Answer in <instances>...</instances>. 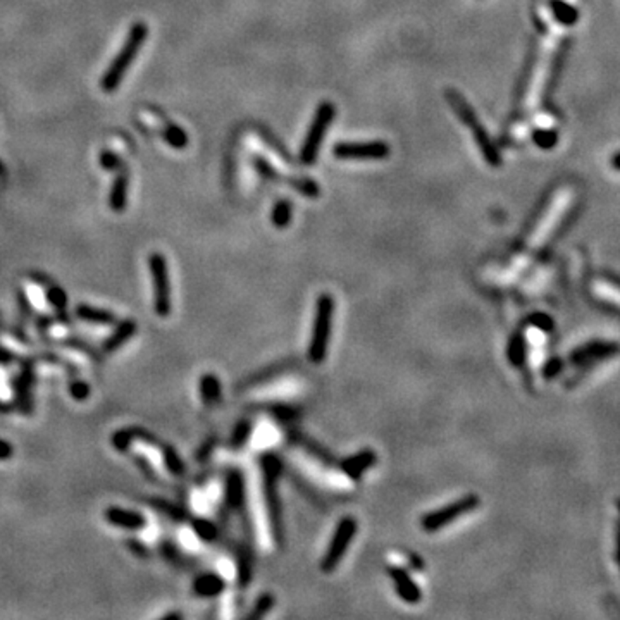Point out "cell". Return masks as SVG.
Returning a JSON list of instances; mask_svg holds the SVG:
<instances>
[{"instance_id":"cell-1","label":"cell","mask_w":620,"mask_h":620,"mask_svg":"<svg viewBox=\"0 0 620 620\" xmlns=\"http://www.w3.org/2000/svg\"><path fill=\"white\" fill-rule=\"evenodd\" d=\"M147 35L148 28L145 23H135L133 26H131V31L130 35H128L126 41H124L123 48H121L119 54L116 55L114 62L109 66L106 75H104L102 83H100L104 92L110 93L119 86L121 79H123V76L126 75L128 68H130L131 62L135 61L137 54L140 52L144 41L147 40Z\"/></svg>"},{"instance_id":"cell-2","label":"cell","mask_w":620,"mask_h":620,"mask_svg":"<svg viewBox=\"0 0 620 620\" xmlns=\"http://www.w3.org/2000/svg\"><path fill=\"white\" fill-rule=\"evenodd\" d=\"M447 99H448V102H450L452 109H454L455 113H457V116L461 117L462 123H464L465 126L472 131L474 140H476L477 147L481 148V154L484 155L486 162L490 164L491 167L500 166L501 164L500 152H498V148L494 147V144L491 142L490 135H487V131L484 130L483 124L479 123V119H477V116H476V113H474L472 107L467 104V100L457 92V90H448Z\"/></svg>"},{"instance_id":"cell-3","label":"cell","mask_w":620,"mask_h":620,"mask_svg":"<svg viewBox=\"0 0 620 620\" xmlns=\"http://www.w3.org/2000/svg\"><path fill=\"white\" fill-rule=\"evenodd\" d=\"M334 317V298L331 295L322 293L316 302V313H313L312 334L309 343V360L312 364H322L327 355L331 329H333Z\"/></svg>"},{"instance_id":"cell-4","label":"cell","mask_w":620,"mask_h":620,"mask_svg":"<svg viewBox=\"0 0 620 620\" xmlns=\"http://www.w3.org/2000/svg\"><path fill=\"white\" fill-rule=\"evenodd\" d=\"M148 269H151L152 284H154V310L157 316L166 319L173 310L169 267H167L166 257L159 252L151 253L148 255Z\"/></svg>"},{"instance_id":"cell-5","label":"cell","mask_w":620,"mask_h":620,"mask_svg":"<svg viewBox=\"0 0 620 620\" xmlns=\"http://www.w3.org/2000/svg\"><path fill=\"white\" fill-rule=\"evenodd\" d=\"M477 507H479V498L476 494H467V496L454 501V503H448L445 507L438 508V510L424 515L423 521H420V527L426 532H436L440 529L450 525L457 519L464 517V515L476 510Z\"/></svg>"},{"instance_id":"cell-6","label":"cell","mask_w":620,"mask_h":620,"mask_svg":"<svg viewBox=\"0 0 620 620\" xmlns=\"http://www.w3.org/2000/svg\"><path fill=\"white\" fill-rule=\"evenodd\" d=\"M334 113H336L334 106L329 102L320 104L319 109H317L312 124L309 128L307 138H305L304 145H302L300 160L304 166H312L316 162L317 155H319L320 144L324 140V135H326L327 128H329V124L334 119Z\"/></svg>"},{"instance_id":"cell-7","label":"cell","mask_w":620,"mask_h":620,"mask_svg":"<svg viewBox=\"0 0 620 620\" xmlns=\"http://www.w3.org/2000/svg\"><path fill=\"white\" fill-rule=\"evenodd\" d=\"M355 532H357V521L353 517H343L338 522L333 539H331L329 546H327L326 553L322 556V562H320L322 572H333L340 565L341 559L347 555L348 548L353 541Z\"/></svg>"},{"instance_id":"cell-8","label":"cell","mask_w":620,"mask_h":620,"mask_svg":"<svg viewBox=\"0 0 620 620\" xmlns=\"http://www.w3.org/2000/svg\"><path fill=\"white\" fill-rule=\"evenodd\" d=\"M264 467V483H266V501L267 508H269V521L273 525L274 534L280 538L281 536V508H280V498H278V476H280V462L278 458L264 457L262 461Z\"/></svg>"},{"instance_id":"cell-9","label":"cell","mask_w":620,"mask_h":620,"mask_svg":"<svg viewBox=\"0 0 620 620\" xmlns=\"http://www.w3.org/2000/svg\"><path fill=\"white\" fill-rule=\"evenodd\" d=\"M338 159H386L389 147L382 142H367V144H338L334 147Z\"/></svg>"},{"instance_id":"cell-10","label":"cell","mask_w":620,"mask_h":620,"mask_svg":"<svg viewBox=\"0 0 620 620\" xmlns=\"http://www.w3.org/2000/svg\"><path fill=\"white\" fill-rule=\"evenodd\" d=\"M619 351L620 345L614 343V341H593V343H586L584 347H579L577 350H574L572 355H570V362L579 365L591 364V362L605 360V358L614 357Z\"/></svg>"},{"instance_id":"cell-11","label":"cell","mask_w":620,"mask_h":620,"mask_svg":"<svg viewBox=\"0 0 620 620\" xmlns=\"http://www.w3.org/2000/svg\"><path fill=\"white\" fill-rule=\"evenodd\" d=\"M104 519L107 521V524L114 525V527L126 529V531H142L148 524L147 517L144 514L121 507H107L104 510Z\"/></svg>"},{"instance_id":"cell-12","label":"cell","mask_w":620,"mask_h":620,"mask_svg":"<svg viewBox=\"0 0 620 620\" xmlns=\"http://www.w3.org/2000/svg\"><path fill=\"white\" fill-rule=\"evenodd\" d=\"M389 576H391L393 583H395L396 594L405 603H419L420 598H423L420 588L417 586L416 581H412V577L409 576V572L405 569H402V567H389Z\"/></svg>"},{"instance_id":"cell-13","label":"cell","mask_w":620,"mask_h":620,"mask_svg":"<svg viewBox=\"0 0 620 620\" xmlns=\"http://www.w3.org/2000/svg\"><path fill=\"white\" fill-rule=\"evenodd\" d=\"M137 329H138V326L135 320H131V319L123 320V322L117 324L116 329H114V333L109 334V336L106 338V341H104V345H102V350L106 351V353H114V351L119 350V348L123 347L126 341H130L131 338L137 334Z\"/></svg>"},{"instance_id":"cell-14","label":"cell","mask_w":620,"mask_h":620,"mask_svg":"<svg viewBox=\"0 0 620 620\" xmlns=\"http://www.w3.org/2000/svg\"><path fill=\"white\" fill-rule=\"evenodd\" d=\"M226 588V581L224 577L219 576V574L214 572H209V574H202L198 576L197 579L193 581V593L200 598H212V597H217L224 591Z\"/></svg>"},{"instance_id":"cell-15","label":"cell","mask_w":620,"mask_h":620,"mask_svg":"<svg viewBox=\"0 0 620 620\" xmlns=\"http://www.w3.org/2000/svg\"><path fill=\"white\" fill-rule=\"evenodd\" d=\"M376 464V452L374 450H362L358 454L351 455L350 458L343 462L341 469L351 479H358L365 470L371 465Z\"/></svg>"},{"instance_id":"cell-16","label":"cell","mask_w":620,"mask_h":620,"mask_svg":"<svg viewBox=\"0 0 620 620\" xmlns=\"http://www.w3.org/2000/svg\"><path fill=\"white\" fill-rule=\"evenodd\" d=\"M76 317L85 322L93 324V326H114L117 322L116 316L109 310H104V309H97L92 307V305H78L76 307Z\"/></svg>"},{"instance_id":"cell-17","label":"cell","mask_w":620,"mask_h":620,"mask_svg":"<svg viewBox=\"0 0 620 620\" xmlns=\"http://www.w3.org/2000/svg\"><path fill=\"white\" fill-rule=\"evenodd\" d=\"M243 500H245V481H243L242 474L235 470L229 474L228 484H226V501L229 507L238 508Z\"/></svg>"},{"instance_id":"cell-18","label":"cell","mask_w":620,"mask_h":620,"mask_svg":"<svg viewBox=\"0 0 620 620\" xmlns=\"http://www.w3.org/2000/svg\"><path fill=\"white\" fill-rule=\"evenodd\" d=\"M221 381L214 374H204L200 378V396L205 405H214L221 398Z\"/></svg>"},{"instance_id":"cell-19","label":"cell","mask_w":620,"mask_h":620,"mask_svg":"<svg viewBox=\"0 0 620 620\" xmlns=\"http://www.w3.org/2000/svg\"><path fill=\"white\" fill-rule=\"evenodd\" d=\"M126 200H128V177L121 174L116 181H114V186L110 190V198L109 204L110 209L114 212H123L126 209Z\"/></svg>"},{"instance_id":"cell-20","label":"cell","mask_w":620,"mask_h":620,"mask_svg":"<svg viewBox=\"0 0 620 620\" xmlns=\"http://www.w3.org/2000/svg\"><path fill=\"white\" fill-rule=\"evenodd\" d=\"M160 448H162V461L164 464H166V469L169 470L173 476H183L184 464L180 458V455L176 454V450H174L173 447H169V445H162Z\"/></svg>"},{"instance_id":"cell-21","label":"cell","mask_w":620,"mask_h":620,"mask_svg":"<svg viewBox=\"0 0 620 620\" xmlns=\"http://www.w3.org/2000/svg\"><path fill=\"white\" fill-rule=\"evenodd\" d=\"M552 10L556 19L562 24H565V26H570V24H574L577 21V10L567 2H563V0H553Z\"/></svg>"},{"instance_id":"cell-22","label":"cell","mask_w":620,"mask_h":620,"mask_svg":"<svg viewBox=\"0 0 620 620\" xmlns=\"http://www.w3.org/2000/svg\"><path fill=\"white\" fill-rule=\"evenodd\" d=\"M508 360L514 365H522L525 362V341L521 334H515L508 343Z\"/></svg>"},{"instance_id":"cell-23","label":"cell","mask_w":620,"mask_h":620,"mask_svg":"<svg viewBox=\"0 0 620 620\" xmlns=\"http://www.w3.org/2000/svg\"><path fill=\"white\" fill-rule=\"evenodd\" d=\"M271 219H273V224L276 226V228H287L291 221V204H288L287 200L278 202V204L274 205Z\"/></svg>"},{"instance_id":"cell-24","label":"cell","mask_w":620,"mask_h":620,"mask_svg":"<svg viewBox=\"0 0 620 620\" xmlns=\"http://www.w3.org/2000/svg\"><path fill=\"white\" fill-rule=\"evenodd\" d=\"M164 140L171 145L173 148H184L188 145V137L181 128L169 124L164 131Z\"/></svg>"},{"instance_id":"cell-25","label":"cell","mask_w":620,"mask_h":620,"mask_svg":"<svg viewBox=\"0 0 620 620\" xmlns=\"http://www.w3.org/2000/svg\"><path fill=\"white\" fill-rule=\"evenodd\" d=\"M191 527H193L195 534H197L200 539H204V541H212V539H215V536H217L215 525L212 524L211 521H205V519H195Z\"/></svg>"},{"instance_id":"cell-26","label":"cell","mask_w":620,"mask_h":620,"mask_svg":"<svg viewBox=\"0 0 620 620\" xmlns=\"http://www.w3.org/2000/svg\"><path fill=\"white\" fill-rule=\"evenodd\" d=\"M45 295H47L48 304H50L55 310H59V312H62V310L66 309V305H68V295H66L64 290H62L61 287H57V284H50V287L47 288V293Z\"/></svg>"},{"instance_id":"cell-27","label":"cell","mask_w":620,"mask_h":620,"mask_svg":"<svg viewBox=\"0 0 620 620\" xmlns=\"http://www.w3.org/2000/svg\"><path fill=\"white\" fill-rule=\"evenodd\" d=\"M110 443L116 448L117 452H128L130 450L131 443H133V427H128V429H119L113 434L110 438Z\"/></svg>"},{"instance_id":"cell-28","label":"cell","mask_w":620,"mask_h":620,"mask_svg":"<svg viewBox=\"0 0 620 620\" xmlns=\"http://www.w3.org/2000/svg\"><path fill=\"white\" fill-rule=\"evenodd\" d=\"M273 605H274V597H273V594H262V597H260L259 600H257V603H255V607H253V610L250 612L249 619H262L264 615L269 614L271 608H273Z\"/></svg>"},{"instance_id":"cell-29","label":"cell","mask_w":620,"mask_h":620,"mask_svg":"<svg viewBox=\"0 0 620 620\" xmlns=\"http://www.w3.org/2000/svg\"><path fill=\"white\" fill-rule=\"evenodd\" d=\"M69 395L76 400V402H85L90 396V386L85 381H72L69 385Z\"/></svg>"},{"instance_id":"cell-30","label":"cell","mask_w":620,"mask_h":620,"mask_svg":"<svg viewBox=\"0 0 620 620\" xmlns=\"http://www.w3.org/2000/svg\"><path fill=\"white\" fill-rule=\"evenodd\" d=\"M250 433H252V424L250 423H242L238 424V427H235V433H233L231 445L233 447H242L246 440H249Z\"/></svg>"},{"instance_id":"cell-31","label":"cell","mask_w":620,"mask_h":620,"mask_svg":"<svg viewBox=\"0 0 620 620\" xmlns=\"http://www.w3.org/2000/svg\"><path fill=\"white\" fill-rule=\"evenodd\" d=\"M527 320L529 324H532V326L538 327V329L545 331V333H550V331H553V327H555L553 319L550 316H546V313H532V316H529Z\"/></svg>"},{"instance_id":"cell-32","label":"cell","mask_w":620,"mask_h":620,"mask_svg":"<svg viewBox=\"0 0 620 620\" xmlns=\"http://www.w3.org/2000/svg\"><path fill=\"white\" fill-rule=\"evenodd\" d=\"M534 142L541 148H552L556 144V133H553V131H538L534 135Z\"/></svg>"},{"instance_id":"cell-33","label":"cell","mask_w":620,"mask_h":620,"mask_svg":"<svg viewBox=\"0 0 620 620\" xmlns=\"http://www.w3.org/2000/svg\"><path fill=\"white\" fill-rule=\"evenodd\" d=\"M562 369H563V362L560 360V358H552V360L545 365L543 376H545L546 379H553V378H556L560 372H562Z\"/></svg>"},{"instance_id":"cell-34","label":"cell","mask_w":620,"mask_h":620,"mask_svg":"<svg viewBox=\"0 0 620 620\" xmlns=\"http://www.w3.org/2000/svg\"><path fill=\"white\" fill-rule=\"evenodd\" d=\"M100 164H102V167L106 171H116L117 167H119L121 160H119V157L114 155L113 152L106 151L100 154Z\"/></svg>"},{"instance_id":"cell-35","label":"cell","mask_w":620,"mask_h":620,"mask_svg":"<svg viewBox=\"0 0 620 620\" xmlns=\"http://www.w3.org/2000/svg\"><path fill=\"white\" fill-rule=\"evenodd\" d=\"M128 546H130L131 553H133L135 556H138V559H147V556L151 555L147 546H145L142 541H137V539H131V541H128Z\"/></svg>"},{"instance_id":"cell-36","label":"cell","mask_w":620,"mask_h":620,"mask_svg":"<svg viewBox=\"0 0 620 620\" xmlns=\"http://www.w3.org/2000/svg\"><path fill=\"white\" fill-rule=\"evenodd\" d=\"M615 556L620 569V500L617 501V525H615Z\"/></svg>"},{"instance_id":"cell-37","label":"cell","mask_w":620,"mask_h":620,"mask_svg":"<svg viewBox=\"0 0 620 620\" xmlns=\"http://www.w3.org/2000/svg\"><path fill=\"white\" fill-rule=\"evenodd\" d=\"M12 454H14L12 445L7 443L6 440H0V462L12 458Z\"/></svg>"},{"instance_id":"cell-38","label":"cell","mask_w":620,"mask_h":620,"mask_svg":"<svg viewBox=\"0 0 620 620\" xmlns=\"http://www.w3.org/2000/svg\"><path fill=\"white\" fill-rule=\"evenodd\" d=\"M181 617H183V615H181V614H166L162 619L169 620V619H181Z\"/></svg>"},{"instance_id":"cell-39","label":"cell","mask_w":620,"mask_h":620,"mask_svg":"<svg viewBox=\"0 0 620 620\" xmlns=\"http://www.w3.org/2000/svg\"><path fill=\"white\" fill-rule=\"evenodd\" d=\"M612 164H614V167H615V169H617V171H620V154L614 157V162H612Z\"/></svg>"}]
</instances>
